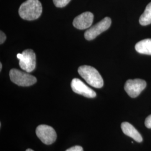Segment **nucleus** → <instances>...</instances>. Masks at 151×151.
Instances as JSON below:
<instances>
[{
  "mask_svg": "<svg viewBox=\"0 0 151 151\" xmlns=\"http://www.w3.org/2000/svg\"><path fill=\"white\" fill-rule=\"evenodd\" d=\"M139 22L143 26L148 25L151 24V2L146 6V9L140 16Z\"/></svg>",
  "mask_w": 151,
  "mask_h": 151,
  "instance_id": "12",
  "label": "nucleus"
},
{
  "mask_svg": "<svg viewBox=\"0 0 151 151\" xmlns=\"http://www.w3.org/2000/svg\"><path fill=\"white\" fill-rule=\"evenodd\" d=\"M10 77L13 83L20 86H30L37 81L35 77L15 68L10 71Z\"/></svg>",
  "mask_w": 151,
  "mask_h": 151,
  "instance_id": "3",
  "label": "nucleus"
},
{
  "mask_svg": "<svg viewBox=\"0 0 151 151\" xmlns=\"http://www.w3.org/2000/svg\"><path fill=\"white\" fill-rule=\"evenodd\" d=\"M111 20L110 17H106L96 25L87 29L85 32L84 37L87 40H91L96 38L102 32L107 30L110 27Z\"/></svg>",
  "mask_w": 151,
  "mask_h": 151,
  "instance_id": "5",
  "label": "nucleus"
},
{
  "mask_svg": "<svg viewBox=\"0 0 151 151\" xmlns=\"http://www.w3.org/2000/svg\"><path fill=\"white\" fill-rule=\"evenodd\" d=\"M26 151H34L32 150V149H27V150H26Z\"/></svg>",
  "mask_w": 151,
  "mask_h": 151,
  "instance_id": "18",
  "label": "nucleus"
},
{
  "mask_svg": "<svg viewBox=\"0 0 151 151\" xmlns=\"http://www.w3.org/2000/svg\"><path fill=\"white\" fill-rule=\"evenodd\" d=\"M146 86V82L143 80H128L124 85V90L130 97L135 98L139 95Z\"/></svg>",
  "mask_w": 151,
  "mask_h": 151,
  "instance_id": "7",
  "label": "nucleus"
},
{
  "mask_svg": "<svg viewBox=\"0 0 151 151\" xmlns=\"http://www.w3.org/2000/svg\"><path fill=\"white\" fill-rule=\"evenodd\" d=\"M54 5L57 7H64L67 5L70 0H53Z\"/></svg>",
  "mask_w": 151,
  "mask_h": 151,
  "instance_id": "13",
  "label": "nucleus"
},
{
  "mask_svg": "<svg viewBox=\"0 0 151 151\" xmlns=\"http://www.w3.org/2000/svg\"><path fill=\"white\" fill-rule=\"evenodd\" d=\"M136 51L140 54L151 55V39H146L135 44Z\"/></svg>",
  "mask_w": 151,
  "mask_h": 151,
  "instance_id": "11",
  "label": "nucleus"
},
{
  "mask_svg": "<svg viewBox=\"0 0 151 151\" xmlns=\"http://www.w3.org/2000/svg\"><path fill=\"white\" fill-rule=\"evenodd\" d=\"M19 60V65L22 70L27 73L32 72L36 67V55L32 49H27L22 53L17 54Z\"/></svg>",
  "mask_w": 151,
  "mask_h": 151,
  "instance_id": "4",
  "label": "nucleus"
},
{
  "mask_svg": "<svg viewBox=\"0 0 151 151\" xmlns=\"http://www.w3.org/2000/svg\"><path fill=\"white\" fill-rule=\"evenodd\" d=\"M6 39V36L5 33L1 31L0 32V44H2L4 43L5 42Z\"/></svg>",
  "mask_w": 151,
  "mask_h": 151,
  "instance_id": "16",
  "label": "nucleus"
},
{
  "mask_svg": "<svg viewBox=\"0 0 151 151\" xmlns=\"http://www.w3.org/2000/svg\"><path fill=\"white\" fill-rule=\"evenodd\" d=\"M93 20V15L91 12H85L76 17L73 25L76 29L84 30L91 27Z\"/></svg>",
  "mask_w": 151,
  "mask_h": 151,
  "instance_id": "9",
  "label": "nucleus"
},
{
  "mask_svg": "<svg viewBox=\"0 0 151 151\" xmlns=\"http://www.w3.org/2000/svg\"><path fill=\"white\" fill-rule=\"evenodd\" d=\"M121 128L125 135H128L130 138L138 142H142L143 138L138 131L135 128L128 122H124L121 125Z\"/></svg>",
  "mask_w": 151,
  "mask_h": 151,
  "instance_id": "10",
  "label": "nucleus"
},
{
  "mask_svg": "<svg viewBox=\"0 0 151 151\" xmlns=\"http://www.w3.org/2000/svg\"><path fill=\"white\" fill-rule=\"evenodd\" d=\"M65 151H83V148L80 146H75L72 147L70 148L67 150Z\"/></svg>",
  "mask_w": 151,
  "mask_h": 151,
  "instance_id": "14",
  "label": "nucleus"
},
{
  "mask_svg": "<svg viewBox=\"0 0 151 151\" xmlns=\"http://www.w3.org/2000/svg\"><path fill=\"white\" fill-rule=\"evenodd\" d=\"M70 86L73 91L85 97L93 98L96 96L95 92L78 78H73L71 82Z\"/></svg>",
  "mask_w": 151,
  "mask_h": 151,
  "instance_id": "8",
  "label": "nucleus"
},
{
  "mask_svg": "<svg viewBox=\"0 0 151 151\" xmlns=\"http://www.w3.org/2000/svg\"><path fill=\"white\" fill-rule=\"evenodd\" d=\"M2 63H0V70H2Z\"/></svg>",
  "mask_w": 151,
  "mask_h": 151,
  "instance_id": "17",
  "label": "nucleus"
},
{
  "mask_svg": "<svg viewBox=\"0 0 151 151\" xmlns=\"http://www.w3.org/2000/svg\"><path fill=\"white\" fill-rule=\"evenodd\" d=\"M145 125L148 129H151V115H149L145 120Z\"/></svg>",
  "mask_w": 151,
  "mask_h": 151,
  "instance_id": "15",
  "label": "nucleus"
},
{
  "mask_svg": "<svg viewBox=\"0 0 151 151\" xmlns=\"http://www.w3.org/2000/svg\"><path fill=\"white\" fill-rule=\"evenodd\" d=\"M78 72L90 86L97 88L103 87V78L94 67L87 65H81L78 69Z\"/></svg>",
  "mask_w": 151,
  "mask_h": 151,
  "instance_id": "2",
  "label": "nucleus"
},
{
  "mask_svg": "<svg viewBox=\"0 0 151 151\" xmlns=\"http://www.w3.org/2000/svg\"><path fill=\"white\" fill-rule=\"evenodd\" d=\"M42 10V5L39 0H27L20 6L19 14L22 19L32 21L40 16Z\"/></svg>",
  "mask_w": 151,
  "mask_h": 151,
  "instance_id": "1",
  "label": "nucleus"
},
{
  "mask_svg": "<svg viewBox=\"0 0 151 151\" xmlns=\"http://www.w3.org/2000/svg\"><path fill=\"white\" fill-rule=\"evenodd\" d=\"M36 134L43 143L50 145L53 143L57 139V133L50 126L40 125L36 129Z\"/></svg>",
  "mask_w": 151,
  "mask_h": 151,
  "instance_id": "6",
  "label": "nucleus"
}]
</instances>
